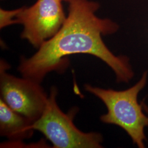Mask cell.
Listing matches in <instances>:
<instances>
[{
	"label": "cell",
	"instance_id": "3957f363",
	"mask_svg": "<svg viewBox=\"0 0 148 148\" xmlns=\"http://www.w3.org/2000/svg\"><path fill=\"white\" fill-rule=\"evenodd\" d=\"M57 88L52 86L42 115L34 122L32 128L42 133L55 148H102L100 133H85L74 125V111L66 114L57 103Z\"/></svg>",
	"mask_w": 148,
	"mask_h": 148
},
{
	"label": "cell",
	"instance_id": "52a82bcc",
	"mask_svg": "<svg viewBox=\"0 0 148 148\" xmlns=\"http://www.w3.org/2000/svg\"><path fill=\"white\" fill-rule=\"evenodd\" d=\"M21 8L13 10L0 9V28L3 29L14 24H18L17 16L21 11Z\"/></svg>",
	"mask_w": 148,
	"mask_h": 148
},
{
	"label": "cell",
	"instance_id": "7a4b0ae2",
	"mask_svg": "<svg viewBox=\"0 0 148 148\" xmlns=\"http://www.w3.org/2000/svg\"><path fill=\"white\" fill-rule=\"evenodd\" d=\"M147 78L145 71L136 85L121 91L85 85V90L99 98L106 106L108 112L101 116V121L121 127L140 148H145L144 128L148 126V116L143 113V106L139 104L137 98L147 84Z\"/></svg>",
	"mask_w": 148,
	"mask_h": 148
},
{
	"label": "cell",
	"instance_id": "9c48e42d",
	"mask_svg": "<svg viewBox=\"0 0 148 148\" xmlns=\"http://www.w3.org/2000/svg\"><path fill=\"white\" fill-rule=\"evenodd\" d=\"M61 1H65V2H68V0H60Z\"/></svg>",
	"mask_w": 148,
	"mask_h": 148
},
{
	"label": "cell",
	"instance_id": "8992f818",
	"mask_svg": "<svg viewBox=\"0 0 148 148\" xmlns=\"http://www.w3.org/2000/svg\"><path fill=\"white\" fill-rule=\"evenodd\" d=\"M32 122L12 110L0 99V134L11 142H22L31 137Z\"/></svg>",
	"mask_w": 148,
	"mask_h": 148
},
{
	"label": "cell",
	"instance_id": "ba28073f",
	"mask_svg": "<svg viewBox=\"0 0 148 148\" xmlns=\"http://www.w3.org/2000/svg\"><path fill=\"white\" fill-rule=\"evenodd\" d=\"M142 105L143 106V109L144 110V111L146 112V113L147 114V115H148V106H147L146 104H145L144 103H142Z\"/></svg>",
	"mask_w": 148,
	"mask_h": 148
},
{
	"label": "cell",
	"instance_id": "277c9868",
	"mask_svg": "<svg viewBox=\"0 0 148 148\" xmlns=\"http://www.w3.org/2000/svg\"><path fill=\"white\" fill-rule=\"evenodd\" d=\"M8 64L3 60L0 63L1 99L12 110L32 122L42 115L48 96L41 83L8 74Z\"/></svg>",
	"mask_w": 148,
	"mask_h": 148
},
{
	"label": "cell",
	"instance_id": "5b68a950",
	"mask_svg": "<svg viewBox=\"0 0 148 148\" xmlns=\"http://www.w3.org/2000/svg\"><path fill=\"white\" fill-rule=\"evenodd\" d=\"M60 0H37L29 7H21L17 16L18 24L23 26L21 37L34 47L54 36L66 20Z\"/></svg>",
	"mask_w": 148,
	"mask_h": 148
},
{
	"label": "cell",
	"instance_id": "6da1fadb",
	"mask_svg": "<svg viewBox=\"0 0 148 148\" xmlns=\"http://www.w3.org/2000/svg\"><path fill=\"white\" fill-rule=\"evenodd\" d=\"M68 15L63 25L29 58L21 59L18 70L22 77L42 82L46 75L62 71L68 65L67 56L87 54L101 59L114 71L118 82H128L134 75L129 60L116 56L104 42L102 36L116 32L119 26L96 15L99 8L90 0H68Z\"/></svg>",
	"mask_w": 148,
	"mask_h": 148
}]
</instances>
